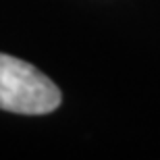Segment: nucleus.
<instances>
[{
    "label": "nucleus",
    "instance_id": "f257e3e1",
    "mask_svg": "<svg viewBox=\"0 0 160 160\" xmlns=\"http://www.w3.org/2000/svg\"><path fill=\"white\" fill-rule=\"evenodd\" d=\"M60 104V92L33 65L0 52V108L17 114H48Z\"/></svg>",
    "mask_w": 160,
    "mask_h": 160
}]
</instances>
